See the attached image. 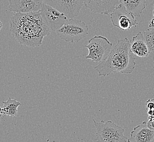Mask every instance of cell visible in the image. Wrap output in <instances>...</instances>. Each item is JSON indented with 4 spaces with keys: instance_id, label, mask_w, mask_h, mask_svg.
<instances>
[{
    "instance_id": "cell-1",
    "label": "cell",
    "mask_w": 154,
    "mask_h": 142,
    "mask_svg": "<svg viewBox=\"0 0 154 142\" xmlns=\"http://www.w3.org/2000/svg\"><path fill=\"white\" fill-rule=\"evenodd\" d=\"M10 31L21 45L35 48L42 44L43 39L51 30L42 17L41 12L14 13L9 21Z\"/></svg>"
},
{
    "instance_id": "cell-2",
    "label": "cell",
    "mask_w": 154,
    "mask_h": 142,
    "mask_svg": "<svg viewBox=\"0 0 154 142\" xmlns=\"http://www.w3.org/2000/svg\"><path fill=\"white\" fill-rule=\"evenodd\" d=\"M130 41L127 37L118 40L103 60L93 67L99 77H107L112 73L131 74L134 72L136 58L130 51Z\"/></svg>"
},
{
    "instance_id": "cell-3",
    "label": "cell",
    "mask_w": 154,
    "mask_h": 142,
    "mask_svg": "<svg viewBox=\"0 0 154 142\" xmlns=\"http://www.w3.org/2000/svg\"><path fill=\"white\" fill-rule=\"evenodd\" d=\"M96 128V142H128V137L124 135L125 129L109 120L97 122L93 120Z\"/></svg>"
},
{
    "instance_id": "cell-4",
    "label": "cell",
    "mask_w": 154,
    "mask_h": 142,
    "mask_svg": "<svg viewBox=\"0 0 154 142\" xmlns=\"http://www.w3.org/2000/svg\"><path fill=\"white\" fill-rule=\"evenodd\" d=\"M89 30V26L84 22L72 18L56 32L57 36L66 42L77 43L86 38Z\"/></svg>"
},
{
    "instance_id": "cell-5",
    "label": "cell",
    "mask_w": 154,
    "mask_h": 142,
    "mask_svg": "<svg viewBox=\"0 0 154 142\" xmlns=\"http://www.w3.org/2000/svg\"><path fill=\"white\" fill-rule=\"evenodd\" d=\"M112 43L108 39L102 36H94L88 41L85 47L89 50V54L85 56L86 59L100 63L105 58V55L108 49H111Z\"/></svg>"
},
{
    "instance_id": "cell-6",
    "label": "cell",
    "mask_w": 154,
    "mask_h": 142,
    "mask_svg": "<svg viewBox=\"0 0 154 142\" xmlns=\"http://www.w3.org/2000/svg\"><path fill=\"white\" fill-rule=\"evenodd\" d=\"M110 15L113 26L120 30L128 31L132 27H136L138 25L134 14L129 12L122 3L116 6Z\"/></svg>"
},
{
    "instance_id": "cell-7",
    "label": "cell",
    "mask_w": 154,
    "mask_h": 142,
    "mask_svg": "<svg viewBox=\"0 0 154 142\" xmlns=\"http://www.w3.org/2000/svg\"><path fill=\"white\" fill-rule=\"evenodd\" d=\"M40 12L45 23L51 31H57L69 19L64 13L44 3L42 6Z\"/></svg>"
},
{
    "instance_id": "cell-8",
    "label": "cell",
    "mask_w": 154,
    "mask_h": 142,
    "mask_svg": "<svg viewBox=\"0 0 154 142\" xmlns=\"http://www.w3.org/2000/svg\"><path fill=\"white\" fill-rule=\"evenodd\" d=\"M43 3L64 13L69 19L78 17L84 5V0H43Z\"/></svg>"
},
{
    "instance_id": "cell-9",
    "label": "cell",
    "mask_w": 154,
    "mask_h": 142,
    "mask_svg": "<svg viewBox=\"0 0 154 142\" xmlns=\"http://www.w3.org/2000/svg\"><path fill=\"white\" fill-rule=\"evenodd\" d=\"M43 4V0H9L8 9L14 13L39 12Z\"/></svg>"
},
{
    "instance_id": "cell-10",
    "label": "cell",
    "mask_w": 154,
    "mask_h": 142,
    "mask_svg": "<svg viewBox=\"0 0 154 142\" xmlns=\"http://www.w3.org/2000/svg\"><path fill=\"white\" fill-rule=\"evenodd\" d=\"M120 3V0H84V5L94 13L109 15Z\"/></svg>"
},
{
    "instance_id": "cell-11",
    "label": "cell",
    "mask_w": 154,
    "mask_h": 142,
    "mask_svg": "<svg viewBox=\"0 0 154 142\" xmlns=\"http://www.w3.org/2000/svg\"><path fill=\"white\" fill-rule=\"evenodd\" d=\"M128 142H154V130L149 129L146 122H143L134 128Z\"/></svg>"
},
{
    "instance_id": "cell-12",
    "label": "cell",
    "mask_w": 154,
    "mask_h": 142,
    "mask_svg": "<svg viewBox=\"0 0 154 142\" xmlns=\"http://www.w3.org/2000/svg\"><path fill=\"white\" fill-rule=\"evenodd\" d=\"M130 51L131 53L140 57H146L149 55L150 51L142 32H139L131 39Z\"/></svg>"
},
{
    "instance_id": "cell-13",
    "label": "cell",
    "mask_w": 154,
    "mask_h": 142,
    "mask_svg": "<svg viewBox=\"0 0 154 142\" xmlns=\"http://www.w3.org/2000/svg\"><path fill=\"white\" fill-rule=\"evenodd\" d=\"M145 0H120L129 12L136 17H139L145 8Z\"/></svg>"
},
{
    "instance_id": "cell-14",
    "label": "cell",
    "mask_w": 154,
    "mask_h": 142,
    "mask_svg": "<svg viewBox=\"0 0 154 142\" xmlns=\"http://www.w3.org/2000/svg\"><path fill=\"white\" fill-rule=\"evenodd\" d=\"M3 106L1 107L0 113L1 116L6 115L10 116H15L18 114V108L21 103L16 99H12L9 97L7 101H3Z\"/></svg>"
},
{
    "instance_id": "cell-15",
    "label": "cell",
    "mask_w": 154,
    "mask_h": 142,
    "mask_svg": "<svg viewBox=\"0 0 154 142\" xmlns=\"http://www.w3.org/2000/svg\"><path fill=\"white\" fill-rule=\"evenodd\" d=\"M145 43L148 46L150 53H154V29H149L143 32Z\"/></svg>"
},
{
    "instance_id": "cell-16",
    "label": "cell",
    "mask_w": 154,
    "mask_h": 142,
    "mask_svg": "<svg viewBox=\"0 0 154 142\" xmlns=\"http://www.w3.org/2000/svg\"><path fill=\"white\" fill-rule=\"evenodd\" d=\"M145 106L148 110H154V99H149L145 103Z\"/></svg>"
},
{
    "instance_id": "cell-17",
    "label": "cell",
    "mask_w": 154,
    "mask_h": 142,
    "mask_svg": "<svg viewBox=\"0 0 154 142\" xmlns=\"http://www.w3.org/2000/svg\"><path fill=\"white\" fill-rule=\"evenodd\" d=\"M146 124L149 129H150L151 130H154V121L148 120L146 122Z\"/></svg>"
},
{
    "instance_id": "cell-18",
    "label": "cell",
    "mask_w": 154,
    "mask_h": 142,
    "mask_svg": "<svg viewBox=\"0 0 154 142\" xmlns=\"http://www.w3.org/2000/svg\"><path fill=\"white\" fill-rule=\"evenodd\" d=\"M149 27L150 29H154V16L153 18H152L150 22L149 23Z\"/></svg>"
},
{
    "instance_id": "cell-19",
    "label": "cell",
    "mask_w": 154,
    "mask_h": 142,
    "mask_svg": "<svg viewBox=\"0 0 154 142\" xmlns=\"http://www.w3.org/2000/svg\"><path fill=\"white\" fill-rule=\"evenodd\" d=\"M148 115L149 116H154V110H148Z\"/></svg>"
},
{
    "instance_id": "cell-20",
    "label": "cell",
    "mask_w": 154,
    "mask_h": 142,
    "mask_svg": "<svg viewBox=\"0 0 154 142\" xmlns=\"http://www.w3.org/2000/svg\"></svg>"
}]
</instances>
